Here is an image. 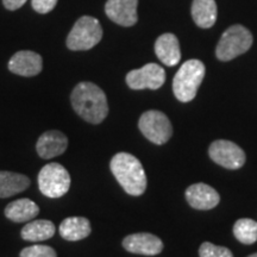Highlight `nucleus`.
Masks as SVG:
<instances>
[{"instance_id":"nucleus-13","label":"nucleus","mask_w":257,"mask_h":257,"mask_svg":"<svg viewBox=\"0 0 257 257\" xmlns=\"http://www.w3.org/2000/svg\"><path fill=\"white\" fill-rule=\"evenodd\" d=\"M68 148V138L61 131L50 130L41 135L36 143L37 154L43 160L60 156Z\"/></svg>"},{"instance_id":"nucleus-12","label":"nucleus","mask_w":257,"mask_h":257,"mask_svg":"<svg viewBox=\"0 0 257 257\" xmlns=\"http://www.w3.org/2000/svg\"><path fill=\"white\" fill-rule=\"evenodd\" d=\"M43 68V60L40 54L31 50L17 51L9 61V70L21 76H36Z\"/></svg>"},{"instance_id":"nucleus-8","label":"nucleus","mask_w":257,"mask_h":257,"mask_svg":"<svg viewBox=\"0 0 257 257\" xmlns=\"http://www.w3.org/2000/svg\"><path fill=\"white\" fill-rule=\"evenodd\" d=\"M126 83L131 89H159L166 81V72L156 63H148L126 74Z\"/></svg>"},{"instance_id":"nucleus-4","label":"nucleus","mask_w":257,"mask_h":257,"mask_svg":"<svg viewBox=\"0 0 257 257\" xmlns=\"http://www.w3.org/2000/svg\"><path fill=\"white\" fill-rule=\"evenodd\" d=\"M102 38L100 22L91 16H83L75 22L67 36V48L73 51H85L94 48Z\"/></svg>"},{"instance_id":"nucleus-23","label":"nucleus","mask_w":257,"mask_h":257,"mask_svg":"<svg viewBox=\"0 0 257 257\" xmlns=\"http://www.w3.org/2000/svg\"><path fill=\"white\" fill-rule=\"evenodd\" d=\"M21 257H57L56 251L49 245H42V244H36V245L28 246L21 251Z\"/></svg>"},{"instance_id":"nucleus-15","label":"nucleus","mask_w":257,"mask_h":257,"mask_svg":"<svg viewBox=\"0 0 257 257\" xmlns=\"http://www.w3.org/2000/svg\"><path fill=\"white\" fill-rule=\"evenodd\" d=\"M155 54L161 62L168 67L176 66L181 60L178 37L174 34H163L155 42Z\"/></svg>"},{"instance_id":"nucleus-24","label":"nucleus","mask_w":257,"mask_h":257,"mask_svg":"<svg viewBox=\"0 0 257 257\" xmlns=\"http://www.w3.org/2000/svg\"><path fill=\"white\" fill-rule=\"evenodd\" d=\"M59 0H31V6L37 14L46 15L53 11Z\"/></svg>"},{"instance_id":"nucleus-25","label":"nucleus","mask_w":257,"mask_h":257,"mask_svg":"<svg viewBox=\"0 0 257 257\" xmlns=\"http://www.w3.org/2000/svg\"><path fill=\"white\" fill-rule=\"evenodd\" d=\"M28 0H3V5L9 11H15V10L21 9Z\"/></svg>"},{"instance_id":"nucleus-22","label":"nucleus","mask_w":257,"mask_h":257,"mask_svg":"<svg viewBox=\"0 0 257 257\" xmlns=\"http://www.w3.org/2000/svg\"><path fill=\"white\" fill-rule=\"evenodd\" d=\"M199 256L200 257H233L232 252L225 246L214 245L210 242L201 244L199 249Z\"/></svg>"},{"instance_id":"nucleus-6","label":"nucleus","mask_w":257,"mask_h":257,"mask_svg":"<svg viewBox=\"0 0 257 257\" xmlns=\"http://www.w3.org/2000/svg\"><path fill=\"white\" fill-rule=\"evenodd\" d=\"M38 188L48 198L63 197L70 188V175L68 170L60 163H49L40 170L37 178Z\"/></svg>"},{"instance_id":"nucleus-10","label":"nucleus","mask_w":257,"mask_h":257,"mask_svg":"<svg viewBox=\"0 0 257 257\" xmlns=\"http://www.w3.org/2000/svg\"><path fill=\"white\" fill-rule=\"evenodd\" d=\"M138 0H107L105 14L120 27H134L137 23Z\"/></svg>"},{"instance_id":"nucleus-7","label":"nucleus","mask_w":257,"mask_h":257,"mask_svg":"<svg viewBox=\"0 0 257 257\" xmlns=\"http://www.w3.org/2000/svg\"><path fill=\"white\" fill-rule=\"evenodd\" d=\"M138 127L147 140L157 146L168 142L173 135V127L168 117L161 111L144 112L138 121Z\"/></svg>"},{"instance_id":"nucleus-26","label":"nucleus","mask_w":257,"mask_h":257,"mask_svg":"<svg viewBox=\"0 0 257 257\" xmlns=\"http://www.w3.org/2000/svg\"><path fill=\"white\" fill-rule=\"evenodd\" d=\"M248 257H257V252H256V253H252V255H250V256H248Z\"/></svg>"},{"instance_id":"nucleus-16","label":"nucleus","mask_w":257,"mask_h":257,"mask_svg":"<svg viewBox=\"0 0 257 257\" xmlns=\"http://www.w3.org/2000/svg\"><path fill=\"white\" fill-rule=\"evenodd\" d=\"M59 232L63 239L76 242L88 237L92 232L91 223L87 218L69 217L61 221Z\"/></svg>"},{"instance_id":"nucleus-1","label":"nucleus","mask_w":257,"mask_h":257,"mask_svg":"<svg viewBox=\"0 0 257 257\" xmlns=\"http://www.w3.org/2000/svg\"><path fill=\"white\" fill-rule=\"evenodd\" d=\"M70 102L74 111L91 124H100L108 114L106 94L93 82L78 83L70 94Z\"/></svg>"},{"instance_id":"nucleus-17","label":"nucleus","mask_w":257,"mask_h":257,"mask_svg":"<svg viewBox=\"0 0 257 257\" xmlns=\"http://www.w3.org/2000/svg\"><path fill=\"white\" fill-rule=\"evenodd\" d=\"M40 213V207L30 199L23 198L10 202L5 207V217L15 223H24L36 218Z\"/></svg>"},{"instance_id":"nucleus-21","label":"nucleus","mask_w":257,"mask_h":257,"mask_svg":"<svg viewBox=\"0 0 257 257\" xmlns=\"http://www.w3.org/2000/svg\"><path fill=\"white\" fill-rule=\"evenodd\" d=\"M233 234L240 243L253 244L257 240V221L243 218L233 225Z\"/></svg>"},{"instance_id":"nucleus-11","label":"nucleus","mask_w":257,"mask_h":257,"mask_svg":"<svg viewBox=\"0 0 257 257\" xmlns=\"http://www.w3.org/2000/svg\"><path fill=\"white\" fill-rule=\"evenodd\" d=\"M123 246L128 252L146 256L159 255L163 250L162 240L155 234L148 232L134 233L125 237L123 240Z\"/></svg>"},{"instance_id":"nucleus-9","label":"nucleus","mask_w":257,"mask_h":257,"mask_svg":"<svg viewBox=\"0 0 257 257\" xmlns=\"http://www.w3.org/2000/svg\"><path fill=\"white\" fill-rule=\"evenodd\" d=\"M208 154L212 161L227 169L242 168L245 163V153L236 143L219 140L210 146Z\"/></svg>"},{"instance_id":"nucleus-5","label":"nucleus","mask_w":257,"mask_h":257,"mask_svg":"<svg viewBox=\"0 0 257 257\" xmlns=\"http://www.w3.org/2000/svg\"><path fill=\"white\" fill-rule=\"evenodd\" d=\"M252 35L243 25L230 27L221 35L216 49V55L220 61H231L246 53L252 46Z\"/></svg>"},{"instance_id":"nucleus-19","label":"nucleus","mask_w":257,"mask_h":257,"mask_svg":"<svg viewBox=\"0 0 257 257\" xmlns=\"http://www.w3.org/2000/svg\"><path fill=\"white\" fill-rule=\"evenodd\" d=\"M30 186V179L19 173L0 170V198H10Z\"/></svg>"},{"instance_id":"nucleus-3","label":"nucleus","mask_w":257,"mask_h":257,"mask_svg":"<svg viewBox=\"0 0 257 257\" xmlns=\"http://www.w3.org/2000/svg\"><path fill=\"white\" fill-rule=\"evenodd\" d=\"M206 68L200 60H188L180 67L173 80V92L181 102L192 101L204 80Z\"/></svg>"},{"instance_id":"nucleus-14","label":"nucleus","mask_w":257,"mask_h":257,"mask_svg":"<svg viewBox=\"0 0 257 257\" xmlns=\"http://www.w3.org/2000/svg\"><path fill=\"white\" fill-rule=\"evenodd\" d=\"M186 200L193 208L211 210L219 204V193L206 184H194L186 191Z\"/></svg>"},{"instance_id":"nucleus-18","label":"nucleus","mask_w":257,"mask_h":257,"mask_svg":"<svg viewBox=\"0 0 257 257\" xmlns=\"http://www.w3.org/2000/svg\"><path fill=\"white\" fill-rule=\"evenodd\" d=\"M192 17L199 28L210 29L217 22V4L214 0H193Z\"/></svg>"},{"instance_id":"nucleus-2","label":"nucleus","mask_w":257,"mask_h":257,"mask_svg":"<svg viewBox=\"0 0 257 257\" xmlns=\"http://www.w3.org/2000/svg\"><path fill=\"white\" fill-rule=\"evenodd\" d=\"M112 174L127 194L140 197L147 189V175L141 161L127 153H118L110 162Z\"/></svg>"},{"instance_id":"nucleus-20","label":"nucleus","mask_w":257,"mask_h":257,"mask_svg":"<svg viewBox=\"0 0 257 257\" xmlns=\"http://www.w3.org/2000/svg\"><path fill=\"white\" fill-rule=\"evenodd\" d=\"M55 225L51 220L37 219L28 223L21 231V236L29 242H42L55 234Z\"/></svg>"}]
</instances>
